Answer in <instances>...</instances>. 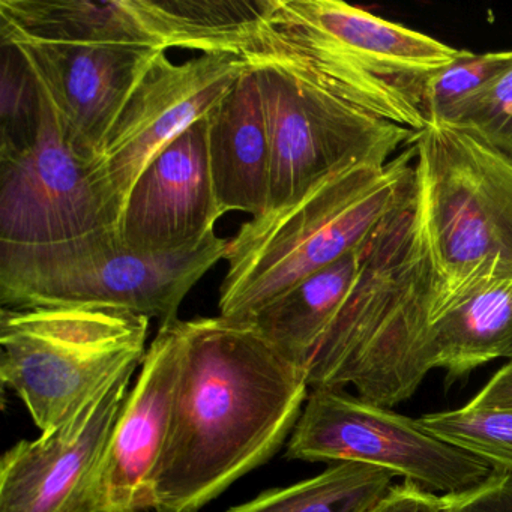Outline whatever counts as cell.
Returning a JSON list of instances; mask_svg holds the SVG:
<instances>
[{"instance_id":"12","label":"cell","mask_w":512,"mask_h":512,"mask_svg":"<svg viewBox=\"0 0 512 512\" xmlns=\"http://www.w3.org/2000/svg\"><path fill=\"white\" fill-rule=\"evenodd\" d=\"M134 371L67 424L22 440L0 460V512H97L95 485Z\"/></svg>"},{"instance_id":"3","label":"cell","mask_w":512,"mask_h":512,"mask_svg":"<svg viewBox=\"0 0 512 512\" xmlns=\"http://www.w3.org/2000/svg\"><path fill=\"white\" fill-rule=\"evenodd\" d=\"M416 187L415 143L382 167L347 170L301 199L245 221L229 239L220 316L248 320L361 247Z\"/></svg>"},{"instance_id":"13","label":"cell","mask_w":512,"mask_h":512,"mask_svg":"<svg viewBox=\"0 0 512 512\" xmlns=\"http://www.w3.org/2000/svg\"><path fill=\"white\" fill-rule=\"evenodd\" d=\"M25 56L65 137L100 160L113 125L155 59L149 47L2 38Z\"/></svg>"},{"instance_id":"14","label":"cell","mask_w":512,"mask_h":512,"mask_svg":"<svg viewBox=\"0 0 512 512\" xmlns=\"http://www.w3.org/2000/svg\"><path fill=\"white\" fill-rule=\"evenodd\" d=\"M206 116L164 148L131 188L118 226L131 250L173 253L214 235L224 212L212 182Z\"/></svg>"},{"instance_id":"8","label":"cell","mask_w":512,"mask_h":512,"mask_svg":"<svg viewBox=\"0 0 512 512\" xmlns=\"http://www.w3.org/2000/svg\"><path fill=\"white\" fill-rule=\"evenodd\" d=\"M149 317L113 308H0V379L41 433L67 424L146 352Z\"/></svg>"},{"instance_id":"5","label":"cell","mask_w":512,"mask_h":512,"mask_svg":"<svg viewBox=\"0 0 512 512\" xmlns=\"http://www.w3.org/2000/svg\"><path fill=\"white\" fill-rule=\"evenodd\" d=\"M239 56L259 80L268 125V211L301 199L347 170L385 166L401 146L412 145L418 137L415 131L382 121L329 91L269 19L251 35Z\"/></svg>"},{"instance_id":"19","label":"cell","mask_w":512,"mask_h":512,"mask_svg":"<svg viewBox=\"0 0 512 512\" xmlns=\"http://www.w3.org/2000/svg\"><path fill=\"white\" fill-rule=\"evenodd\" d=\"M512 343V280L481 284L443 310L431 325L434 368L448 382L464 379Z\"/></svg>"},{"instance_id":"1","label":"cell","mask_w":512,"mask_h":512,"mask_svg":"<svg viewBox=\"0 0 512 512\" xmlns=\"http://www.w3.org/2000/svg\"><path fill=\"white\" fill-rule=\"evenodd\" d=\"M181 374L154 484L155 512H199L262 466L308 398L304 368L245 320H176Z\"/></svg>"},{"instance_id":"21","label":"cell","mask_w":512,"mask_h":512,"mask_svg":"<svg viewBox=\"0 0 512 512\" xmlns=\"http://www.w3.org/2000/svg\"><path fill=\"white\" fill-rule=\"evenodd\" d=\"M44 97L17 46L2 41L0 73V160L25 151L43 124Z\"/></svg>"},{"instance_id":"6","label":"cell","mask_w":512,"mask_h":512,"mask_svg":"<svg viewBox=\"0 0 512 512\" xmlns=\"http://www.w3.org/2000/svg\"><path fill=\"white\" fill-rule=\"evenodd\" d=\"M269 23L329 91L418 134L427 80L467 52L338 0H274Z\"/></svg>"},{"instance_id":"9","label":"cell","mask_w":512,"mask_h":512,"mask_svg":"<svg viewBox=\"0 0 512 512\" xmlns=\"http://www.w3.org/2000/svg\"><path fill=\"white\" fill-rule=\"evenodd\" d=\"M286 457L368 464L436 494L463 493L494 472L481 458L428 433L418 419L331 388L311 389Z\"/></svg>"},{"instance_id":"22","label":"cell","mask_w":512,"mask_h":512,"mask_svg":"<svg viewBox=\"0 0 512 512\" xmlns=\"http://www.w3.org/2000/svg\"><path fill=\"white\" fill-rule=\"evenodd\" d=\"M422 427L481 458L494 472L512 476V410H475L464 406L418 419Z\"/></svg>"},{"instance_id":"26","label":"cell","mask_w":512,"mask_h":512,"mask_svg":"<svg viewBox=\"0 0 512 512\" xmlns=\"http://www.w3.org/2000/svg\"><path fill=\"white\" fill-rule=\"evenodd\" d=\"M451 494L430 493L413 482L394 485L371 512H449Z\"/></svg>"},{"instance_id":"11","label":"cell","mask_w":512,"mask_h":512,"mask_svg":"<svg viewBox=\"0 0 512 512\" xmlns=\"http://www.w3.org/2000/svg\"><path fill=\"white\" fill-rule=\"evenodd\" d=\"M241 56L202 55L173 64L161 53L110 130L100 155L104 175L124 209L149 163L205 118L247 70Z\"/></svg>"},{"instance_id":"4","label":"cell","mask_w":512,"mask_h":512,"mask_svg":"<svg viewBox=\"0 0 512 512\" xmlns=\"http://www.w3.org/2000/svg\"><path fill=\"white\" fill-rule=\"evenodd\" d=\"M415 148L419 224L436 283L434 320L475 287L512 280V157L452 125H428Z\"/></svg>"},{"instance_id":"28","label":"cell","mask_w":512,"mask_h":512,"mask_svg":"<svg viewBox=\"0 0 512 512\" xmlns=\"http://www.w3.org/2000/svg\"><path fill=\"white\" fill-rule=\"evenodd\" d=\"M506 358H508V359L512 358V343H511V346H509L508 356H506Z\"/></svg>"},{"instance_id":"2","label":"cell","mask_w":512,"mask_h":512,"mask_svg":"<svg viewBox=\"0 0 512 512\" xmlns=\"http://www.w3.org/2000/svg\"><path fill=\"white\" fill-rule=\"evenodd\" d=\"M434 295L415 187L367 239L358 280L308 362L310 389L353 386L385 407L412 397L434 370Z\"/></svg>"},{"instance_id":"15","label":"cell","mask_w":512,"mask_h":512,"mask_svg":"<svg viewBox=\"0 0 512 512\" xmlns=\"http://www.w3.org/2000/svg\"><path fill=\"white\" fill-rule=\"evenodd\" d=\"M178 320V319H176ZM176 320L160 326L110 437L95 485V511H154V484L181 374Z\"/></svg>"},{"instance_id":"16","label":"cell","mask_w":512,"mask_h":512,"mask_svg":"<svg viewBox=\"0 0 512 512\" xmlns=\"http://www.w3.org/2000/svg\"><path fill=\"white\" fill-rule=\"evenodd\" d=\"M0 38L175 49L166 2L0 0Z\"/></svg>"},{"instance_id":"7","label":"cell","mask_w":512,"mask_h":512,"mask_svg":"<svg viewBox=\"0 0 512 512\" xmlns=\"http://www.w3.org/2000/svg\"><path fill=\"white\" fill-rule=\"evenodd\" d=\"M217 233L166 254L137 253L118 230L41 247L0 245V304L5 308H113L179 319L190 290L226 257Z\"/></svg>"},{"instance_id":"27","label":"cell","mask_w":512,"mask_h":512,"mask_svg":"<svg viewBox=\"0 0 512 512\" xmlns=\"http://www.w3.org/2000/svg\"><path fill=\"white\" fill-rule=\"evenodd\" d=\"M466 406L475 410H512V358Z\"/></svg>"},{"instance_id":"23","label":"cell","mask_w":512,"mask_h":512,"mask_svg":"<svg viewBox=\"0 0 512 512\" xmlns=\"http://www.w3.org/2000/svg\"><path fill=\"white\" fill-rule=\"evenodd\" d=\"M511 65L512 50L482 55L467 50L457 61L431 74L424 92L427 124H454L458 113Z\"/></svg>"},{"instance_id":"24","label":"cell","mask_w":512,"mask_h":512,"mask_svg":"<svg viewBox=\"0 0 512 512\" xmlns=\"http://www.w3.org/2000/svg\"><path fill=\"white\" fill-rule=\"evenodd\" d=\"M452 127L469 128L512 157V65L458 113Z\"/></svg>"},{"instance_id":"20","label":"cell","mask_w":512,"mask_h":512,"mask_svg":"<svg viewBox=\"0 0 512 512\" xmlns=\"http://www.w3.org/2000/svg\"><path fill=\"white\" fill-rule=\"evenodd\" d=\"M394 473L343 461L298 484L275 488L227 512H371L394 487Z\"/></svg>"},{"instance_id":"17","label":"cell","mask_w":512,"mask_h":512,"mask_svg":"<svg viewBox=\"0 0 512 512\" xmlns=\"http://www.w3.org/2000/svg\"><path fill=\"white\" fill-rule=\"evenodd\" d=\"M206 118L212 182L221 211L265 214L271 194V142L259 80L250 65Z\"/></svg>"},{"instance_id":"10","label":"cell","mask_w":512,"mask_h":512,"mask_svg":"<svg viewBox=\"0 0 512 512\" xmlns=\"http://www.w3.org/2000/svg\"><path fill=\"white\" fill-rule=\"evenodd\" d=\"M121 215L100 160L65 137L44 98L35 142L0 160V245L64 244L118 230Z\"/></svg>"},{"instance_id":"25","label":"cell","mask_w":512,"mask_h":512,"mask_svg":"<svg viewBox=\"0 0 512 512\" xmlns=\"http://www.w3.org/2000/svg\"><path fill=\"white\" fill-rule=\"evenodd\" d=\"M449 512H512V476L493 472L478 487L451 494Z\"/></svg>"},{"instance_id":"18","label":"cell","mask_w":512,"mask_h":512,"mask_svg":"<svg viewBox=\"0 0 512 512\" xmlns=\"http://www.w3.org/2000/svg\"><path fill=\"white\" fill-rule=\"evenodd\" d=\"M365 244L272 299L245 322L307 373L320 338L358 280Z\"/></svg>"}]
</instances>
